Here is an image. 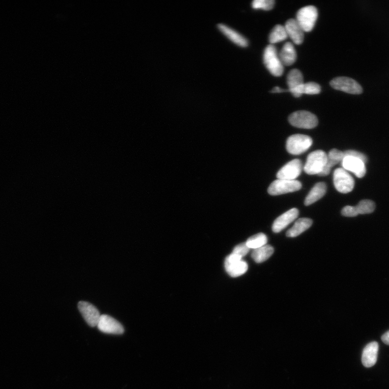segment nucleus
I'll use <instances>...</instances> for the list:
<instances>
[{
    "mask_svg": "<svg viewBox=\"0 0 389 389\" xmlns=\"http://www.w3.org/2000/svg\"><path fill=\"white\" fill-rule=\"evenodd\" d=\"M263 63L270 73L276 77L283 75L284 66L282 64L275 47L269 44L264 51Z\"/></svg>",
    "mask_w": 389,
    "mask_h": 389,
    "instance_id": "1",
    "label": "nucleus"
},
{
    "mask_svg": "<svg viewBox=\"0 0 389 389\" xmlns=\"http://www.w3.org/2000/svg\"><path fill=\"white\" fill-rule=\"evenodd\" d=\"M327 155L323 150H316L308 155L304 171L309 175H319L321 173L327 163Z\"/></svg>",
    "mask_w": 389,
    "mask_h": 389,
    "instance_id": "2",
    "label": "nucleus"
},
{
    "mask_svg": "<svg viewBox=\"0 0 389 389\" xmlns=\"http://www.w3.org/2000/svg\"><path fill=\"white\" fill-rule=\"evenodd\" d=\"M312 144L311 137L303 134L290 136L287 141L286 148L289 153L299 155L308 150Z\"/></svg>",
    "mask_w": 389,
    "mask_h": 389,
    "instance_id": "3",
    "label": "nucleus"
},
{
    "mask_svg": "<svg viewBox=\"0 0 389 389\" xmlns=\"http://www.w3.org/2000/svg\"><path fill=\"white\" fill-rule=\"evenodd\" d=\"M318 18V11L313 6L302 8L296 15V21L304 32H309L313 29Z\"/></svg>",
    "mask_w": 389,
    "mask_h": 389,
    "instance_id": "4",
    "label": "nucleus"
},
{
    "mask_svg": "<svg viewBox=\"0 0 389 389\" xmlns=\"http://www.w3.org/2000/svg\"><path fill=\"white\" fill-rule=\"evenodd\" d=\"M289 122L295 127L306 129H313L318 124V119L314 114L304 110L292 114L289 117Z\"/></svg>",
    "mask_w": 389,
    "mask_h": 389,
    "instance_id": "5",
    "label": "nucleus"
},
{
    "mask_svg": "<svg viewBox=\"0 0 389 389\" xmlns=\"http://www.w3.org/2000/svg\"><path fill=\"white\" fill-rule=\"evenodd\" d=\"M301 188L302 184L299 181L277 179L272 182L268 192L270 195L277 196L299 191Z\"/></svg>",
    "mask_w": 389,
    "mask_h": 389,
    "instance_id": "6",
    "label": "nucleus"
},
{
    "mask_svg": "<svg viewBox=\"0 0 389 389\" xmlns=\"http://www.w3.org/2000/svg\"><path fill=\"white\" fill-rule=\"evenodd\" d=\"M334 184L338 192L347 194L352 191L355 181L348 172L343 169H338L334 173Z\"/></svg>",
    "mask_w": 389,
    "mask_h": 389,
    "instance_id": "7",
    "label": "nucleus"
},
{
    "mask_svg": "<svg viewBox=\"0 0 389 389\" xmlns=\"http://www.w3.org/2000/svg\"><path fill=\"white\" fill-rule=\"evenodd\" d=\"M330 86L335 89L352 94H361L363 92L361 86L356 81L347 77H338L332 80Z\"/></svg>",
    "mask_w": 389,
    "mask_h": 389,
    "instance_id": "8",
    "label": "nucleus"
},
{
    "mask_svg": "<svg viewBox=\"0 0 389 389\" xmlns=\"http://www.w3.org/2000/svg\"><path fill=\"white\" fill-rule=\"evenodd\" d=\"M303 164L300 159H295L286 164L278 172V179L295 180L302 173Z\"/></svg>",
    "mask_w": 389,
    "mask_h": 389,
    "instance_id": "9",
    "label": "nucleus"
},
{
    "mask_svg": "<svg viewBox=\"0 0 389 389\" xmlns=\"http://www.w3.org/2000/svg\"><path fill=\"white\" fill-rule=\"evenodd\" d=\"M97 326L99 330L105 334L122 335L125 332L123 325L107 315L101 316Z\"/></svg>",
    "mask_w": 389,
    "mask_h": 389,
    "instance_id": "10",
    "label": "nucleus"
},
{
    "mask_svg": "<svg viewBox=\"0 0 389 389\" xmlns=\"http://www.w3.org/2000/svg\"><path fill=\"white\" fill-rule=\"evenodd\" d=\"M78 308L89 326L95 327L97 325L101 315L93 304L87 302L80 301L78 304Z\"/></svg>",
    "mask_w": 389,
    "mask_h": 389,
    "instance_id": "11",
    "label": "nucleus"
},
{
    "mask_svg": "<svg viewBox=\"0 0 389 389\" xmlns=\"http://www.w3.org/2000/svg\"><path fill=\"white\" fill-rule=\"evenodd\" d=\"M343 169L355 174L357 178H362L366 173L365 163L361 159L354 157H344L341 162Z\"/></svg>",
    "mask_w": 389,
    "mask_h": 389,
    "instance_id": "12",
    "label": "nucleus"
},
{
    "mask_svg": "<svg viewBox=\"0 0 389 389\" xmlns=\"http://www.w3.org/2000/svg\"><path fill=\"white\" fill-rule=\"evenodd\" d=\"M299 215V210L296 208L287 211L274 220L272 227V231L279 233L283 231L289 224L293 223Z\"/></svg>",
    "mask_w": 389,
    "mask_h": 389,
    "instance_id": "13",
    "label": "nucleus"
},
{
    "mask_svg": "<svg viewBox=\"0 0 389 389\" xmlns=\"http://www.w3.org/2000/svg\"><path fill=\"white\" fill-rule=\"evenodd\" d=\"M289 91L295 97L301 96L300 89L304 84L302 73L297 69L290 72L287 76Z\"/></svg>",
    "mask_w": 389,
    "mask_h": 389,
    "instance_id": "14",
    "label": "nucleus"
},
{
    "mask_svg": "<svg viewBox=\"0 0 389 389\" xmlns=\"http://www.w3.org/2000/svg\"><path fill=\"white\" fill-rule=\"evenodd\" d=\"M378 350L377 342H372L365 346L362 356V362L365 367L371 368L376 363Z\"/></svg>",
    "mask_w": 389,
    "mask_h": 389,
    "instance_id": "15",
    "label": "nucleus"
},
{
    "mask_svg": "<svg viewBox=\"0 0 389 389\" xmlns=\"http://www.w3.org/2000/svg\"><path fill=\"white\" fill-rule=\"evenodd\" d=\"M285 27L288 36L291 37L294 43L301 44L303 43L304 32L296 20L290 19L288 20L286 23Z\"/></svg>",
    "mask_w": 389,
    "mask_h": 389,
    "instance_id": "16",
    "label": "nucleus"
},
{
    "mask_svg": "<svg viewBox=\"0 0 389 389\" xmlns=\"http://www.w3.org/2000/svg\"><path fill=\"white\" fill-rule=\"evenodd\" d=\"M217 28L229 39L241 47L246 48L248 46V41L246 37L240 34L233 29L223 24L217 25Z\"/></svg>",
    "mask_w": 389,
    "mask_h": 389,
    "instance_id": "17",
    "label": "nucleus"
},
{
    "mask_svg": "<svg viewBox=\"0 0 389 389\" xmlns=\"http://www.w3.org/2000/svg\"><path fill=\"white\" fill-rule=\"evenodd\" d=\"M343 158H344L343 152L337 149L331 150L329 154L327 155V161L326 165L323 171L318 175V176H327L330 174L332 168L340 162H342Z\"/></svg>",
    "mask_w": 389,
    "mask_h": 389,
    "instance_id": "18",
    "label": "nucleus"
},
{
    "mask_svg": "<svg viewBox=\"0 0 389 389\" xmlns=\"http://www.w3.org/2000/svg\"><path fill=\"white\" fill-rule=\"evenodd\" d=\"M281 62L284 66H292L297 59L296 51L294 45L291 42L286 43L279 55Z\"/></svg>",
    "mask_w": 389,
    "mask_h": 389,
    "instance_id": "19",
    "label": "nucleus"
},
{
    "mask_svg": "<svg viewBox=\"0 0 389 389\" xmlns=\"http://www.w3.org/2000/svg\"><path fill=\"white\" fill-rule=\"evenodd\" d=\"M326 186L324 182H318L310 190L305 199V205L308 206L321 199L326 193Z\"/></svg>",
    "mask_w": 389,
    "mask_h": 389,
    "instance_id": "20",
    "label": "nucleus"
},
{
    "mask_svg": "<svg viewBox=\"0 0 389 389\" xmlns=\"http://www.w3.org/2000/svg\"><path fill=\"white\" fill-rule=\"evenodd\" d=\"M312 225V220L308 218H301L295 223L294 226L287 232L288 238H295L306 231Z\"/></svg>",
    "mask_w": 389,
    "mask_h": 389,
    "instance_id": "21",
    "label": "nucleus"
},
{
    "mask_svg": "<svg viewBox=\"0 0 389 389\" xmlns=\"http://www.w3.org/2000/svg\"><path fill=\"white\" fill-rule=\"evenodd\" d=\"M274 252L273 248L270 245H265L261 248L254 249L251 257L257 263H261L269 258Z\"/></svg>",
    "mask_w": 389,
    "mask_h": 389,
    "instance_id": "22",
    "label": "nucleus"
},
{
    "mask_svg": "<svg viewBox=\"0 0 389 389\" xmlns=\"http://www.w3.org/2000/svg\"><path fill=\"white\" fill-rule=\"evenodd\" d=\"M225 268L231 276L236 277L245 273L248 270V265L246 262L241 260L238 262L225 265Z\"/></svg>",
    "mask_w": 389,
    "mask_h": 389,
    "instance_id": "23",
    "label": "nucleus"
},
{
    "mask_svg": "<svg viewBox=\"0 0 389 389\" xmlns=\"http://www.w3.org/2000/svg\"><path fill=\"white\" fill-rule=\"evenodd\" d=\"M288 37L285 26L276 25L269 35V42L271 44L286 40Z\"/></svg>",
    "mask_w": 389,
    "mask_h": 389,
    "instance_id": "24",
    "label": "nucleus"
},
{
    "mask_svg": "<svg viewBox=\"0 0 389 389\" xmlns=\"http://www.w3.org/2000/svg\"><path fill=\"white\" fill-rule=\"evenodd\" d=\"M268 242L266 236L263 233H258L251 236L246 242L249 249H258L266 245Z\"/></svg>",
    "mask_w": 389,
    "mask_h": 389,
    "instance_id": "25",
    "label": "nucleus"
},
{
    "mask_svg": "<svg viewBox=\"0 0 389 389\" xmlns=\"http://www.w3.org/2000/svg\"><path fill=\"white\" fill-rule=\"evenodd\" d=\"M375 203L368 200L361 201L355 207L358 215L369 214L375 210Z\"/></svg>",
    "mask_w": 389,
    "mask_h": 389,
    "instance_id": "26",
    "label": "nucleus"
},
{
    "mask_svg": "<svg viewBox=\"0 0 389 389\" xmlns=\"http://www.w3.org/2000/svg\"><path fill=\"white\" fill-rule=\"evenodd\" d=\"M321 88L318 84L310 82L304 83L300 89V94L308 95H317L321 93Z\"/></svg>",
    "mask_w": 389,
    "mask_h": 389,
    "instance_id": "27",
    "label": "nucleus"
},
{
    "mask_svg": "<svg viewBox=\"0 0 389 389\" xmlns=\"http://www.w3.org/2000/svg\"><path fill=\"white\" fill-rule=\"evenodd\" d=\"M275 4L274 0H255L252 3V7L255 10L264 11L271 10Z\"/></svg>",
    "mask_w": 389,
    "mask_h": 389,
    "instance_id": "28",
    "label": "nucleus"
},
{
    "mask_svg": "<svg viewBox=\"0 0 389 389\" xmlns=\"http://www.w3.org/2000/svg\"><path fill=\"white\" fill-rule=\"evenodd\" d=\"M343 155L344 157L347 156L354 157L357 158H359L362 160L365 163L367 162V157L366 156L360 152L354 150H349L343 152Z\"/></svg>",
    "mask_w": 389,
    "mask_h": 389,
    "instance_id": "29",
    "label": "nucleus"
},
{
    "mask_svg": "<svg viewBox=\"0 0 389 389\" xmlns=\"http://www.w3.org/2000/svg\"><path fill=\"white\" fill-rule=\"evenodd\" d=\"M250 249L248 247L246 243H241L240 245L235 247L234 249L233 253L237 254L243 257L245 256L249 253Z\"/></svg>",
    "mask_w": 389,
    "mask_h": 389,
    "instance_id": "30",
    "label": "nucleus"
},
{
    "mask_svg": "<svg viewBox=\"0 0 389 389\" xmlns=\"http://www.w3.org/2000/svg\"><path fill=\"white\" fill-rule=\"evenodd\" d=\"M342 214L346 217H355L358 214L355 207L346 206L342 210Z\"/></svg>",
    "mask_w": 389,
    "mask_h": 389,
    "instance_id": "31",
    "label": "nucleus"
},
{
    "mask_svg": "<svg viewBox=\"0 0 389 389\" xmlns=\"http://www.w3.org/2000/svg\"><path fill=\"white\" fill-rule=\"evenodd\" d=\"M242 257L238 255L232 253L227 257L225 261V265L238 262L242 260Z\"/></svg>",
    "mask_w": 389,
    "mask_h": 389,
    "instance_id": "32",
    "label": "nucleus"
},
{
    "mask_svg": "<svg viewBox=\"0 0 389 389\" xmlns=\"http://www.w3.org/2000/svg\"><path fill=\"white\" fill-rule=\"evenodd\" d=\"M381 339H382V341L384 344L389 346V330L382 335Z\"/></svg>",
    "mask_w": 389,
    "mask_h": 389,
    "instance_id": "33",
    "label": "nucleus"
},
{
    "mask_svg": "<svg viewBox=\"0 0 389 389\" xmlns=\"http://www.w3.org/2000/svg\"><path fill=\"white\" fill-rule=\"evenodd\" d=\"M286 90L281 89L279 87H275L271 90V92L273 93H281L286 92Z\"/></svg>",
    "mask_w": 389,
    "mask_h": 389,
    "instance_id": "34",
    "label": "nucleus"
}]
</instances>
